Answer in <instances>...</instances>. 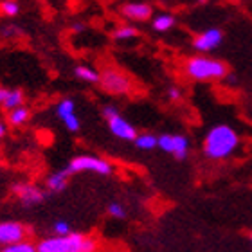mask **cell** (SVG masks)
I'll return each instance as SVG.
<instances>
[{
	"mask_svg": "<svg viewBox=\"0 0 252 252\" xmlns=\"http://www.w3.org/2000/svg\"><path fill=\"white\" fill-rule=\"evenodd\" d=\"M240 133L231 125H215L204 139V153L211 160H225L236 152Z\"/></svg>",
	"mask_w": 252,
	"mask_h": 252,
	"instance_id": "1",
	"label": "cell"
},
{
	"mask_svg": "<svg viewBox=\"0 0 252 252\" xmlns=\"http://www.w3.org/2000/svg\"><path fill=\"white\" fill-rule=\"evenodd\" d=\"M97 242L83 232H70L67 236H49L36 243V252H95Z\"/></svg>",
	"mask_w": 252,
	"mask_h": 252,
	"instance_id": "2",
	"label": "cell"
},
{
	"mask_svg": "<svg viewBox=\"0 0 252 252\" xmlns=\"http://www.w3.org/2000/svg\"><path fill=\"white\" fill-rule=\"evenodd\" d=\"M184 70L194 81H220L229 76V67L221 60L204 56V54L189 58L184 65Z\"/></svg>",
	"mask_w": 252,
	"mask_h": 252,
	"instance_id": "3",
	"label": "cell"
},
{
	"mask_svg": "<svg viewBox=\"0 0 252 252\" xmlns=\"http://www.w3.org/2000/svg\"><path fill=\"white\" fill-rule=\"evenodd\" d=\"M103 117H105L108 130L112 131V135L121 139V141H135L139 131L133 125H131L125 116H121V112L117 110L114 105H105L103 106Z\"/></svg>",
	"mask_w": 252,
	"mask_h": 252,
	"instance_id": "4",
	"label": "cell"
},
{
	"mask_svg": "<svg viewBox=\"0 0 252 252\" xmlns=\"http://www.w3.org/2000/svg\"><path fill=\"white\" fill-rule=\"evenodd\" d=\"M68 173H97V175H112L114 173V166L110 160H106L97 155H78L74 157L67 166Z\"/></svg>",
	"mask_w": 252,
	"mask_h": 252,
	"instance_id": "5",
	"label": "cell"
},
{
	"mask_svg": "<svg viewBox=\"0 0 252 252\" xmlns=\"http://www.w3.org/2000/svg\"><path fill=\"white\" fill-rule=\"evenodd\" d=\"M99 85L112 95H125L130 94L131 90V79L128 78V74H125L119 68H105L103 72H99Z\"/></svg>",
	"mask_w": 252,
	"mask_h": 252,
	"instance_id": "6",
	"label": "cell"
},
{
	"mask_svg": "<svg viewBox=\"0 0 252 252\" xmlns=\"http://www.w3.org/2000/svg\"><path fill=\"white\" fill-rule=\"evenodd\" d=\"M157 148L173 155L177 160H184L189 153V139L186 133H160L157 135Z\"/></svg>",
	"mask_w": 252,
	"mask_h": 252,
	"instance_id": "7",
	"label": "cell"
},
{
	"mask_svg": "<svg viewBox=\"0 0 252 252\" xmlns=\"http://www.w3.org/2000/svg\"><path fill=\"white\" fill-rule=\"evenodd\" d=\"M26 236H27V227L24 223L15 220L0 221V249L26 242Z\"/></svg>",
	"mask_w": 252,
	"mask_h": 252,
	"instance_id": "8",
	"label": "cell"
},
{
	"mask_svg": "<svg viewBox=\"0 0 252 252\" xmlns=\"http://www.w3.org/2000/svg\"><path fill=\"white\" fill-rule=\"evenodd\" d=\"M13 193L18 200H20L22 205L26 207H32V205L42 204L45 200V191L42 188H38L36 184H31V182H18V184L13 186Z\"/></svg>",
	"mask_w": 252,
	"mask_h": 252,
	"instance_id": "9",
	"label": "cell"
},
{
	"mask_svg": "<svg viewBox=\"0 0 252 252\" xmlns=\"http://www.w3.org/2000/svg\"><path fill=\"white\" fill-rule=\"evenodd\" d=\"M221 42H223V31L218 27H211L193 38V49H196L198 53H211L220 47Z\"/></svg>",
	"mask_w": 252,
	"mask_h": 252,
	"instance_id": "10",
	"label": "cell"
},
{
	"mask_svg": "<svg viewBox=\"0 0 252 252\" xmlns=\"http://www.w3.org/2000/svg\"><path fill=\"white\" fill-rule=\"evenodd\" d=\"M56 116L60 117V121L63 123V126L67 128L68 131H79L81 128V121H79L78 114H76V103L70 97H63L56 105Z\"/></svg>",
	"mask_w": 252,
	"mask_h": 252,
	"instance_id": "11",
	"label": "cell"
},
{
	"mask_svg": "<svg viewBox=\"0 0 252 252\" xmlns=\"http://www.w3.org/2000/svg\"><path fill=\"white\" fill-rule=\"evenodd\" d=\"M121 15L126 20L146 22L153 18V7L148 2H128L121 7Z\"/></svg>",
	"mask_w": 252,
	"mask_h": 252,
	"instance_id": "12",
	"label": "cell"
},
{
	"mask_svg": "<svg viewBox=\"0 0 252 252\" xmlns=\"http://www.w3.org/2000/svg\"><path fill=\"white\" fill-rule=\"evenodd\" d=\"M68 177H70V173H68L67 168L53 171V173L47 177V180H45V188H47L49 193H54V194L62 193L68 186Z\"/></svg>",
	"mask_w": 252,
	"mask_h": 252,
	"instance_id": "13",
	"label": "cell"
},
{
	"mask_svg": "<svg viewBox=\"0 0 252 252\" xmlns=\"http://www.w3.org/2000/svg\"><path fill=\"white\" fill-rule=\"evenodd\" d=\"M24 101H26V95L20 89H5L4 99H2V106L5 110L11 112L18 108V106H24Z\"/></svg>",
	"mask_w": 252,
	"mask_h": 252,
	"instance_id": "14",
	"label": "cell"
},
{
	"mask_svg": "<svg viewBox=\"0 0 252 252\" xmlns=\"http://www.w3.org/2000/svg\"><path fill=\"white\" fill-rule=\"evenodd\" d=\"M29 119H31V110L26 105L7 112V123L11 126H24Z\"/></svg>",
	"mask_w": 252,
	"mask_h": 252,
	"instance_id": "15",
	"label": "cell"
},
{
	"mask_svg": "<svg viewBox=\"0 0 252 252\" xmlns=\"http://www.w3.org/2000/svg\"><path fill=\"white\" fill-rule=\"evenodd\" d=\"M74 76L85 83H99V76L101 74L95 70V68L89 67V65H78L74 68Z\"/></svg>",
	"mask_w": 252,
	"mask_h": 252,
	"instance_id": "16",
	"label": "cell"
},
{
	"mask_svg": "<svg viewBox=\"0 0 252 252\" xmlns=\"http://www.w3.org/2000/svg\"><path fill=\"white\" fill-rule=\"evenodd\" d=\"M139 36V29L135 26H130V24H125V26H119L114 29L112 32V38L117 40V42H126V40H133V38Z\"/></svg>",
	"mask_w": 252,
	"mask_h": 252,
	"instance_id": "17",
	"label": "cell"
},
{
	"mask_svg": "<svg viewBox=\"0 0 252 252\" xmlns=\"http://www.w3.org/2000/svg\"><path fill=\"white\" fill-rule=\"evenodd\" d=\"M175 22H177V20H175L173 15H169V13H160V15H155V18H153V22H152V26H153V29H155V31L166 32L175 26Z\"/></svg>",
	"mask_w": 252,
	"mask_h": 252,
	"instance_id": "18",
	"label": "cell"
},
{
	"mask_svg": "<svg viewBox=\"0 0 252 252\" xmlns=\"http://www.w3.org/2000/svg\"><path fill=\"white\" fill-rule=\"evenodd\" d=\"M135 146L142 152H150V150H155L157 148V135L155 133H150V131H144V133H139L135 141Z\"/></svg>",
	"mask_w": 252,
	"mask_h": 252,
	"instance_id": "19",
	"label": "cell"
},
{
	"mask_svg": "<svg viewBox=\"0 0 252 252\" xmlns=\"http://www.w3.org/2000/svg\"><path fill=\"white\" fill-rule=\"evenodd\" d=\"M0 252H36V243H31L26 240V242L15 243L9 247H2Z\"/></svg>",
	"mask_w": 252,
	"mask_h": 252,
	"instance_id": "20",
	"label": "cell"
},
{
	"mask_svg": "<svg viewBox=\"0 0 252 252\" xmlns=\"http://www.w3.org/2000/svg\"><path fill=\"white\" fill-rule=\"evenodd\" d=\"M0 11H2V15L13 18L20 13V4L15 0H4V2H0Z\"/></svg>",
	"mask_w": 252,
	"mask_h": 252,
	"instance_id": "21",
	"label": "cell"
},
{
	"mask_svg": "<svg viewBox=\"0 0 252 252\" xmlns=\"http://www.w3.org/2000/svg\"><path fill=\"white\" fill-rule=\"evenodd\" d=\"M72 232V227L67 220H56L53 223V236H67Z\"/></svg>",
	"mask_w": 252,
	"mask_h": 252,
	"instance_id": "22",
	"label": "cell"
},
{
	"mask_svg": "<svg viewBox=\"0 0 252 252\" xmlns=\"http://www.w3.org/2000/svg\"><path fill=\"white\" fill-rule=\"evenodd\" d=\"M108 215L116 220H123V218H126V207L119 202H110L108 204Z\"/></svg>",
	"mask_w": 252,
	"mask_h": 252,
	"instance_id": "23",
	"label": "cell"
},
{
	"mask_svg": "<svg viewBox=\"0 0 252 252\" xmlns=\"http://www.w3.org/2000/svg\"><path fill=\"white\" fill-rule=\"evenodd\" d=\"M168 97H169V101L179 103V101L184 97V92H182L179 87H169V89H168Z\"/></svg>",
	"mask_w": 252,
	"mask_h": 252,
	"instance_id": "24",
	"label": "cell"
},
{
	"mask_svg": "<svg viewBox=\"0 0 252 252\" xmlns=\"http://www.w3.org/2000/svg\"><path fill=\"white\" fill-rule=\"evenodd\" d=\"M20 29L16 26H5L4 29H2V36L5 38H11V36H20Z\"/></svg>",
	"mask_w": 252,
	"mask_h": 252,
	"instance_id": "25",
	"label": "cell"
},
{
	"mask_svg": "<svg viewBox=\"0 0 252 252\" xmlns=\"http://www.w3.org/2000/svg\"><path fill=\"white\" fill-rule=\"evenodd\" d=\"M70 31H72V32H83L85 26H83V24H79V22H76V24H72V26H70Z\"/></svg>",
	"mask_w": 252,
	"mask_h": 252,
	"instance_id": "26",
	"label": "cell"
},
{
	"mask_svg": "<svg viewBox=\"0 0 252 252\" xmlns=\"http://www.w3.org/2000/svg\"><path fill=\"white\" fill-rule=\"evenodd\" d=\"M5 133H7V125H5V123L0 119V139H2Z\"/></svg>",
	"mask_w": 252,
	"mask_h": 252,
	"instance_id": "27",
	"label": "cell"
},
{
	"mask_svg": "<svg viewBox=\"0 0 252 252\" xmlns=\"http://www.w3.org/2000/svg\"><path fill=\"white\" fill-rule=\"evenodd\" d=\"M4 94H5V89H4V87H0V105H2V99H4Z\"/></svg>",
	"mask_w": 252,
	"mask_h": 252,
	"instance_id": "28",
	"label": "cell"
},
{
	"mask_svg": "<svg viewBox=\"0 0 252 252\" xmlns=\"http://www.w3.org/2000/svg\"><path fill=\"white\" fill-rule=\"evenodd\" d=\"M251 243H252V232H251Z\"/></svg>",
	"mask_w": 252,
	"mask_h": 252,
	"instance_id": "29",
	"label": "cell"
}]
</instances>
